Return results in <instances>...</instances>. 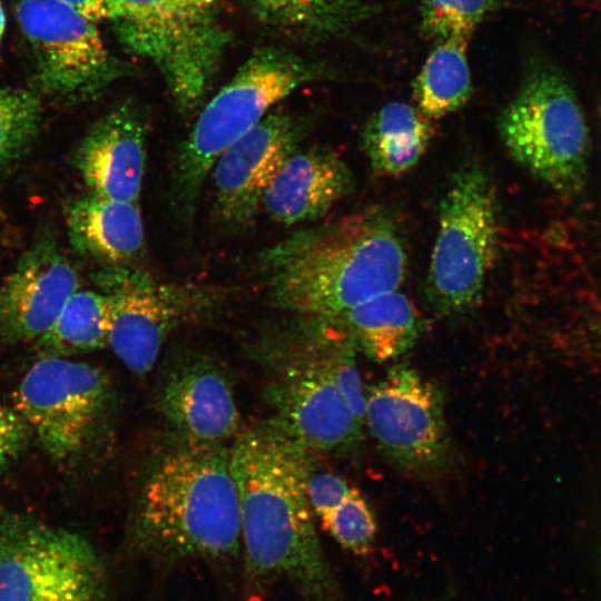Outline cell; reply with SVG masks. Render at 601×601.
<instances>
[{
  "label": "cell",
  "instance_id": "1",
  "mask_svg": "<svg viewBox=\"0 0 601 601\" xmlns=\"http://www.w3.org/2000/svg\"><path fill=\"white\" fill-rule=\"evenodd\" d=\"M307 454L269 423L242 432L229 447L249 601L280 580L304 601H343L314 525Z\"/></svg>",
  "mask_w": 601,
  "mask_h": 601
},
{
  "label": "cell",
  "instance_id": "2",
  "mask_svg": "<svg viewBox=\"0 0 601 601\" xmlns=\"http://www.w3.org/2000/svg\"><path fill=\"white\" fill-rule=\"evenodd\" d=\"M262 262L276 307L322 318L398 289L407 267L395 225L376 208L296 233Z\"/></svg>",
  "mask_w": 601,
  "mask_h": 601
},
{
  "label": "cell",
  "instance_id": "3",
  "mask_svg": "<svg viewBox=\"0 0 601 601\" xmlns=\"http://www.w3.org/2000/svg\"><path fill=\"white\" fill-rule=\"evenodd\" d=\"M129 540L161 561L237 556L240 519L229 449L185 445L166 455L142 487Z\"/></svg>",
  "mask_w": 601,
  "mask_h": 601
},
{
  "label": "cell",
  "instance_id": "4",
  "mask_svg": "<svg viewBox=\"0 0 601 601\" xmlns=\"http://www.w3.org/2000/svg\"><path fill=\"white\" fill-rule=\"evenodd\" d=\"M319 72L294 55L262 49L206 104L173 162L174 200L185 218L193 216L201 188L223 151Z\"/></svg>",
  "mask_w": 601,
  "mask_h": 601
},
{
  "label": "cell",
  "instance_id": "5",
  "mask_svg": "<svg viewBox=\"0 0 601 601\" xmlns=\"http://www.w3.org/2000/svg\"><path fill=\"white\" fill-rule=\"evenodd\" d=\"M121 42L161 75L178 109L198 107L228 42L217 0H104Z\"/></svg>",
  "mask_w": 601,
  "mask_h": 601
},
{
  "label": "cell",
  "instance_id": "6",
  "mask_svg": "<svg viewBox=\"0 0 601 601\" xmlns=\"http://www.w3.org/2000/svg\"><path fill=\"white\" fill-rule=\"evenodd\" d=\"M497 125L511 157L534 177L563 195L583 188L589 127L575 91L556 65L544 59L529 65Z\"/></svg>",
  "mask_w": 601,
  "mask_h": 601
},
{
  "label": "cell",
  "instance_id": "7",
  "mask_svg": "<svg viewBox=\"0 0 601 601\" xmlns=\"http://www.w3.org/2000/svg\"><path fill=\"white\" fill-rule=\"evenodd\" d=\"M499 243L495 191L486 173L465 165L454 173L439 208L427 293L445 315L461 314L480 299Z\"/></svg>",
  "mask_w": 601,
  "mask_h": 601
},
{
  "label": "cell",
  "instance_id": "8",
  "mask_svg": "<svg viewBox=\"0 0 601 601\" xmlns=\"http://www.w3.org/2000/svg\"><path fill=\"white\" fill-rule=\"evenodd\" d=\"M107 571L81 534L0 508V601H105Z\"/></svg>",
  "mask_w": 601,
  "mask_h": 601
},
{
  "label": "cell",
  "instance_id": "9",
  "mask_svg": "<svg viewBox=\"0 0 601 601\" xmlns=\"http://www.w3.org/2000/svg\"><path fill=\"white\" fill-rule=\"evenodd\" d=\"M111 303L108 345L136 375L147 374L169 336L223 300V288L157 280L129 266H109L93 275Z\"/></svg>",
  "mask_w": 601,
  "mask_h": 601
},
{
  "label": "cell",
  "instance_id": "10",
  "mask_svg": "<svg viewBox=\"0 0 601 601\" xmlns=\"http://www.w3.org/2000/svg\"><path fill=\"white\" fill-rule=\"evenodd\" d=\"M315 321L323 351L280 352L287 357L278 361L265 392L273 411L268 423L307 453L348 452L361 443L364 425L351 411L334 375L332 349L338 327L335 325L327 349L325 325Z\"/></svg>",
  "mask_w": 601,
  "mask_h": 601
},
{
  "label": "cell",
  "instance_id": "11",
  "mask_svg": "<svg viewBox=\"0 0 601 601\" xmlns=\"http://www.w3.org/2000/svg\"><path fill=\"white\" fill-rule=\"evenodd\" d=\"M365 424L383 455L416 476L445 469L451 437L441 390L407 365H395L366 393Z\"/></svg>",
  "mask_w": 601,
  "mask_h": 601
},
{
  "label": "cell",
  "instance_id": "12",
  "mask_svg": "<svg viewBox=\"0 0 601 601\" xmlns=\"http://www.w3.org/2000/svg\"><path fill=\"white\" fill-rule=\"evenodd\" d=\"M108 394L109 382L98 367L41 356L16 388L13 408L46 454L65 463L86 446Z\"/></svg>",
  "mask_w": 601,
  "mask_h": 601
},
{
  "label": "cell",
  "instance_id": "13",
  "mask_svg": "<svg viewBox=\"0 0 601 601\" xmlns=\"http://www.w3.org/2000/svg\"><path fill=\"white\" fill-rule=\"evenodd\" d=\"M30 43L37 82L60 100L93 97L115 76L96 22L58 0H21L16 8Z\"/></svg>",
  "mask_w": 601,
  "mask_h": 601
},
{
  "label": "cell",
  "instance_id": "14",
  "mask_svg": "<svg viewBox=\"0 0 601 601\" xmlns=\"http://www.w3.org/2000/svg\"><path fill=\"white\" fill-rule=\"evenodd\" d=\"M300 137L302 126L294 117L270 110L223 151L210 171L220 223L239 229L255 220L267 188L297 150Z\"/></svg>",
  "mask_w": 601,
  "mask_h": 601
},
{
  "label": "cell",
  "instance_id": "15",
  "mask_svg": "<svg viewBox=\"0 0 601 601\" xmlns=\"http://www.w3.org/2000/svg\"><path fill=\"white\" fill-rule=\"evenodd\" d=\"M79 288V275L57 242L39 237L0 287V344L37 341Z\"/></svg>",
  "mask_w": 601,
  "mask_h": 601
},
{
  "label": "cell",
  "instance_id": "16",
  "mask_svg": "<svg viewBox=\"0 0 601 601\" xmlns=\"http://www.w3.org/2000/svg\"><path fill=\"white\" fill-rule=\"evenodd\" d=\"M161 415L188 446H218L242 433L231 383L206 358L174 366L160 386Z\"/></svg>",
  "mask_w": 601,
  "mask_h": 601
},
{
  "label": "cell",
  "instance_id": "17",
  "mask_svg": "<svg viewBox=\"0 0 601 601\" xmlns=\"http://www.w3.org/2000/svg\"><path fill=\"white\" fill-rule=\"evenodd\" d=\"M146 125L122 104L101 116L82 138L76 167L91 194L137 201L146 167Z\"/></svg>",
  "mask_w": 601,
  "mask_h": 601
},
{
  "label": "cell",
  "instance_id": "18",
  "mask_svg": "<svg viewBox=\"0 0 601 601\" xmlns=\"http://www.w3.org/2000/svg\"><path fill=\"white\" fill-rule=\"evenodd\" d=\"M354 187L348 166L323 149L294 151L267 188L262 208L290 226L325 216Z\"/></svg>",
  "mask_w": 601,
  "mask_h": 601
},
{
  "label": "cell",
  "instance_id": "19",
  "mask_svg": "<svg viewBox=\"0 0 601 601\" xmlns=\"http://www.w3.org/2000/svg\"><path fill=\"white\" fill-rule=\"evenodd\" d=\"M73 249L109 266H128L146 244L137 201H124L89 193L72 199L65 211Z\"/></svg>",
  "mask_w": 601,
  "mask_h": 601
},
{
  "label": "cell",
  "instance_id": "20",
  "mask_svg": "<svg viewBox=\"0 0 601 601\" xmlns=\"http://www.w3.org/2000/svg\"><path fill=\"white\" fill-rule=\"evenodd\" d=\"M432 119L402 101L378 108L365 122L362 146L375 173L401 176L417 165L432 140Z\"/></svg>",
  "mask_w": 601,
  "mask_h": 601
},
{
  "label": "cell",
  "instance_id": "21",
  "mask_svg": "<svg viewBox=\"0 0 601 601\" xmlns=\"http://www.w3.org/2000/svg\"><path fill=\"white\" fill-rule=\"evenodd\" d=\"M358 347L372 361L395 358L416 343L422 322L413 303L403 293L387 292L336 317Z\"/></svg>",
  "mask_w": 601,
  "mask_h": 601
},
{
  "label": "cell",
  "instance_id": "22",
  "mask_svg": "<svg viewBox=\"0 0 601 601\" xmlns=\"http://www.w3.org/2000/svg\"><path fill=\"white\" fill-rule=\"evenodd\" d=\"M471 37L437 41L413 83L417 109L430 119L462 108L472 93L467 47Z\"/></svg>",
  "mask_w": 601,
  "mask_h": 601
},
{
  "label": "cell",
  "instance_id": "23",
  "mask_svg": "<svg viewBox=\"0 0 601 601\" xmlns=\"http://www.w3.org/2000/svg\"><path fill=\"white\" fill-rule=\"evenodd\" d=\"M111 303L102 292L78 289L36 341L41 356L69 357L108 345Z\"/></svg>",
  "mask_w": 601,
  "mask_h": 601
},
{
  "label": "cell",
  "instance_id": "24",
  "mask_svg": "<svg viewBox=\"0 0 601 601\" xmlns=\"http://www.w3.org/2000/svg\"><path fill=\"white\" fill-rule=\"evenodd\" d=\"M263 22L311 39L347 33L368 12L362 0H245Z\"/></svg>",
  "mask_w": 601,
  "mask_h": 601
},
{
  "label": "cell",
  "instance_id": "25",
  "mask_svg": "<svg viewBox=\"0 0 601 601\" xmlns=\"http://www.w3.org/2000/svg\"><path fill=\"white\" fill-rule=\"evenodd\" d=\"M40 122L41 101L36 92L0 85V170L30 150Z\"/></svg>",
  "mask_w": 601,
  "mask_h": 601
},
{
  "label": "cell",
  "instance_id": "26",
  "mask_svg": "<svg viewBox=\"0 0 601 601\" xmlns=\"http://www.w3.org/2000/svg\"><path fill=\"white\" fill-rule=\"evenodd\" d=\"M323 529L345 550L366 555L373 549L377 523L367 500L356 489L319 518Z\"/></svg>",
  "mask_w": 601,
  "mask_h": 601
},
{
  "label": "cell",
  "instance_id": "27",
  "mask_svg": "<svg viewBox=\"0 0 601 601\" xmlns=\"http://www.w3.org/2000/svg\"><path fill=\"white\" fill-rule=\"evenodd\" d=\"M495 7V0H423L421 28L437 41L471 37Z\"/></svg>",
  "mask_w": 601,
  "mask_h": 601
},
{
  "label": "cell",
  "instance_id": "28",
  "mask_svg": "<svg viewBox=\"0 0 601 601\" xmlns=\"http://www.w3.org/2000/svg\"><path fill=\"white\" fill-rule=\"evenodd\" d=\"M353 487L342 476L332 472L309 473L307 496L314 515L318 519L335 509Z\"/></svg>",
  "mask_w": 601,
  "mask_h": 601
},
{
  "label": "cell",
  "instance_id": "29",
  "mask_svg": "<svg viewBox=\"0 0 601 601\" xmlns=\"http://www.w3.org/2000/svg\"><path fill=\"white\" fill-rule=\"evenodd\" d=\"M30 436L31 432L19 413L0 403V473L22 454Z\"/></svg>",
  "mask_w": 601,
  "mask_h": 601
},
{
  "label": "cell",
  "instance_id": "30",
  "mask_svg": "<svg viewBox=\"0 0 601 601\" xmlns=\"http://www.w3.org/2000/svg\"><path fill=\"white\" fill-rule=\"evenodd\" d=\"M59 2L72 8L87 19L99 22L108 19V10L104 0H58Z\"/></svg>",
  "mask_w": 601,
  "mask_h": 601
},
{
  "label": "cell",
  "instance_id": "31",
  "mask_svg": "<svg viewBox=\"0 0 601 601\" xmlns=\"http://www.w3.org/2000/svg\"><path fill=\"white\" fill-rule=\"evenodd\" d=\"M4 30H6V14H4L3 8H2V6L0 3V43L2 41Z\"/></svg>",
  "mask_w": 601,
  "mask_h": 601
},
{
  "label": "cell",
  "instance_id": "32",
  "mask_svg": "<svg viewBox=\"0 0 601 601\" xmlns=\"http://www.w3.org/2000/svg\"><path fill=\"white\" fill-rule=\"evenodd\" d=\"M599 120H600V128H601V105L599 106Z\"/></svg>",
  "mask_w": 601,
  "mask_h": 601
}]
</instances>
